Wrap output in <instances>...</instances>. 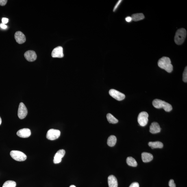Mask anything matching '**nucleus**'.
Returning <instances> with one entry per match:
<instances>
[{
	"label": "nucleus",
	"mask_w": 187,
	"mask_h": 187,
	"mask_svg": "<svg viewBox=\"0 0 187 187\" xmlns=\"http://www.w3.org/2000/svg\"><path fill=\"white\" fill-rule=\"evenodd\" d=\"M27 107L23 103H20L18 111V117L21 119H23L26 117L27 114Z\"/></svg>",
	"instance_id": "obj_7"
},
{
	"label": "nucleus",
	"mask_w": 187,
	"mask_h": 187,
	"mask_svg": "<svg viewBox=\"0 0 187 187\" xmlns=\"http://www.w3.org/2000/svg\"><path fill=\"white\" fill-rule=\"evenodd\" d=\"M15 39L18 43L23 44L26 41V38L23 33L21 31H17L15 34Z\"/></svg>",
	"instance_id": "obj_12"
},
{
	"label": "nucleus",
	"mask_w": 187,
	"mask_h": 187,
	"mask_svg": "<svg viewBox=\"0 0 187 187\" xmlns=\"http://www.w3.org/2000/svg\"><path fill=\"white\" fill-rule=\"evenodd\" d=\"M158 65L159 67L164 69L168 73H171L173 71V66L171 64V60L168 57H163L159 59Z\"/></svg>",
	"instance_id": "obj_1"
},
{
	"label": "nucleus",
	"mask_w": 187,
	"mask_h": 187,
	"mask_svg": "<svg viewBox=\"0 0 187 187\" xmlns=\"http://www.w3.org/2000/svg\"><path fill=\"white\" fill-rule=\"evenodd\" d=\"M129 187H139V185L137 182H134L132 183Z\"/></svg>",
	"instance_id": "obj_26"
},
{
	"label": "nucleus",
	"mask_w": 187,
	"mask_h": 187,
	"mask_svg": "<svg viewBox=\"0 0 187 187\" xmlns=\"http://www.w3.org/2000/svg\"><path fill=\"white\" fill-rule=\"evenodd\" d=\"M10 155L14 160L19 162L25 161L27 158V155L19 151H12L11 152Z\"/></svg>",
	"instance_id": "obj_4"
},
{
	"label": "nucleus",
	"mask_w": 187,
	"mask_h": 187,
	"mask_svg": "<svg viewBox=\"0 0 187 187\" xmlns=\"http://www.w3.org/2000/svg\"><path fill=\"white\" fill-rule=\"evenodd\" d=\"M107 120L109 123L112 124H116L118 122V120L114 117L112 114H107L106 116Z\"/></svg>",
	"instance_id": "obj_21"
},
{
	"label": "nucleus",
	"mask_w": 187,
	"mask_h": 187,
	"mask_svg": "<svg viewBox=\"0 0 187 187\" xmlns=\"http://www.w3.org/2000/svg\"><path fill=\"white\" fill-rule=\"evenodd\" d=\"M187 35L186 31L184 28L178 29L176 33L174 41L177 45H180L184 42Z\"/></svg>",
	"instance_id": "obj_3"
},
{
	"label": "nucleus",
	"mask_w": 187,
	"mask_h": 187,
	"mask_svg": "<svg viewBox=\"0 0 187 187\" xmlns=\"http://www.w3.org/2000/svg\"><path fill=\"white\" fill-rule=\"evenodd\" d=\"M148 145L152 149L154 148H162L163 147V144L162 142L157 141L155 142H150L148 143Z\"/></svg>",
	"instance_id": "obj_17"
},
{
	"label": "nucleus",
	"mask_w": 187,
	"mask_h": 187,
	"mask_svg": "<svg viewBox=\"0 0 187 187\" xmlns=\"http://www.w3.org/2000/svg\"><path fill=\"white\" fill-rule=\"evenodd\" d=\"M7 2V0H0V5L1 6H4L6 5Z\"/></svg>",
	"instance_id": "obj_25"
},
{
	"label": "nucleus",
	"mask_w": 187,
	"mask_h": 187,
	"mask_svg": "<svg viewBox=\"0 0 187 187\" xmlns=\"http://www.w3.org/2000/svg\"><path fill=\"white\" fill-rule=\"evenodd\" d=\"M148 114L146 112H142L140 113L138 116V121L140 126L144 127L147 125L148 121Z\"/></svg>",
	"instance_id": "obj_5"
},
{
	"label": "nucleus",
	"mask_w": 187,
	"mask_h": 187,
	"mask_svg": "<svg viewBox=\"0 0 187 187\" xmlns=\"http://www.w3.org/2000/svg\"><path fill=\"white\" fill-rule=\"evenodd\" d=\"M183 81L185 83L187 82V67L185 68L183 74Z\"/></svg>",
	"instance_id": "obj_23"
},
{
	"label": "nucleus",
	"mask_w": 187,
	"mask_h": 187,
	"mask_svg": "<svg viewBox=\"0 0 187 187\" xmlns=\"http://www.w3.org/2000/svg\"><path fill=\"white\" fill-rule=\"evenodd\" d=\"M53 58H62L64 56L63 49L62 47L59 46L55 48L51 53Z\"/></svg>",
	"instance_id": "obj_9"
},
{
	"label": "nucleus",
	"mask_w": 187,
	"mask_h": 187,
	"mask_svg": "<svg viewBox=\"0 0 187 187\" xmlns=\"http://www.w3.org/2000/svg\"><path fill=\"white\" fill-rule=\"evenodd\" d=\"M65 154V151L64 149L59 150L55 154L53 162L55 164H58L62 162V158Z\"/></svg>",
	"instance_id": "obj_10"
},
{
	"label": "nucleus",
	"mask_w": 187,
	"mask_h": 187,
	"mask_svg": "<svg viewBox=\"0 0 187 187\" xmlns=\"http://www.w3.org/2000/svg\"><path fill=\"white\" fill-rule=\"evenodd\" d=\"M16 183L15 181L9 180L5 182L2 187H16Z\"/></svg>",
	"instance_id": "obj_22"
},
{
	"label": "nucleus",
	"mask_w": 187,
	"mask_h": 187,
	"mask_svg": "<svg viewBox=\"0 0 187 187\" xmlns=\"http://www.w3.org/2000/svg\"><path fill=\"white\" fill-rule=\"evenodd\" d=\"M126 161L127 164L130 166L136 167L137 166V163L136 161L132 157H127Z\"/></svg>",
	"instance_id": "obj_20"
},
{
	"label": "nucleus",
	"mask_w": 187,
	"mask_h": 187,
	"mask_svg": "<svg viewBox=\"0 0 187 187\" xmlns=\"http://www.w3.org/2000/svg\"><path fill=\"white\" fill-rule=\"evenodd\" d=\"M169 186L170 187H176V184L173 179H171L169 182Z\"/></svg>",
	"instance_id": "obj_24"
},
{
	"label": "nucleus",
	"mask_w": 187,
	"mask_h": 187,
	"mask_svg": "<svg viewBox=\"0 0 187 187\" xmlns=\"http://www.w3.org/2000/svg\"><path fill=\"white\" fill-rule=\"evenodd\" d=\"M122 1H121V0H120V1H118V3L116 5H115V6L114 8L113 9V12H114L115 11L116 9L118 8V7L119 6V5H120V3H121Z\"/></svg>",
	"instance_id": "obj_27"
},
{
	"label": "nucleus",
	"mask_w": 187,
	"mask_h": 187,
	"mask_svg": "<svg viewBox=\"0 0 187 187\" xmlns=\"http://www.w3.org/2000/svg\"><path fill=\"white\" fill-rule=\"evenodd\" d=\"M142 159L144 162H151L153 160V156L151 153L147 152H143L141 154Z\"/></svg>",
	"instance_id": "obj_16"
},
{
	"label": "nucleus",
	"mask_w": 187,
	"mask_h": 187,
	"mask_svg": "<svg viewBox=\"0 0 187 187\" xmlns=\"http://www.w3.org/2000/svg\"><path fill=\"white\" fill-rule=\"evenodd\" d=\"M60 131L58 130L50 129L48 131L47 135H46V137L49 140H55L60 137Z\"/></svg>",
	"instance_id": "obj_6"
},
{
	"label": "nucleus",
	"mask_w": 187,
	"mask_h": 187,
	"mask_svg": "<svg viewBox=\"0 0 187 187\" xmlns=\"http://www.w3.org/2000/svg\"><path fill=\"white\" fill-rule=\"evenodd\" d=\"M0 26H1V28H2L3 29H6L7 28V26L6 25H5V24H4L3 23L1 24V25H0Z\"/></svg>",
	"instance_id": "obj_30"
},
{
	"label": "nucleus",
	"mask_w": 187,
	"mask_h": 187,
	"mask_svg": "<svg viewBox=\"0 0 187 187\" xmlns=\"http://www.w3.org/2000/svg\"><path fill=\"white\" fill-rule=\"evenodd\" d=\"M109 187H118L117 179L114 176L110 175L108 178Z\"/></svg>",
	"instance_id": "obj_15"
},
{
	"label": "nucleus",
	"mask_w": 187,
	"mask_h": 187,
	"mask_svg": "<svg viewBox=\"0 0 187 187\" xmlns=\"http://www.w3.org/2000/svg\"><path fill=\"white\" fill-rule=\"evenodd\" d=\"M8 19L6 18H3L2 19V22L3 24H5H5H7L8 23Z\"/></svg>",
	"instance_id": "obj_28"
},
{
	"label": "nucleus",
	"mask_w": 187,
	"mask_h": 187,
	"mask_svg": "<svg viewBox=\"0 0 187 187\" xmlns=\"http://www.w3.org/2000/svg\"><path fill=\"white\" fill-rule=\"evenodd\" d=\"M69 187H76V186L74 185H71Z\"/></svg>",
	"instance_id": "obj_32"
},
{
	"label": "nucleus",
	"mask_w": 187,
	"mask_h": 187,
	"mask_svg": "<svg viewBox=\"0 0 187 187\" xmlns=\"http://www.w3.org/2000/svg\"><path fill=\"white\" fill-rule=\"evenodd\" d=\"M116 137L114 135H111L109 137L108 139H107V144L108 146L110 147H113L116 142Z\"/></svg>",
	"instance_id": "obj_18"
},
{
	"label": "nucleus",
	"mask_w": 187,
	"mask_h": 187,
	"mask_svg": "<svg viewBox=\"0 0 187 187\" xmlns=\"http://www.w3.org/2000/svg\"><path fill=\"white\" fill-rule=\"evenodd\" d=\"M125 21L127 22H130L132 21V19L131 17L127 16L125 18Z\"/></svg>",
	"instance_id": "obj_29"
},
{
	"label": "nucleus",
	"mask_w": 187,
	"mask_h": 187,
	"mask_svg": "<svg viewBox=\"0 0 187 187\" xmlns=\"http://www.w3.org/2000/svg\"><path fill=\"white\" fill-rule=\"evenodd\" d=\"M161 128L160 125L156 122L152 123L150 127V132L153 134H157L160 132Z\"/></svg>",
	"instance_id": "obj_14"
},
{
	"label": "nucleus",
	"mask_w": 187,
	"mask_h": 187,
	"mask_svg": "<svg viewBox=\"0 0 187 187\" xmlns=\"http://www.w3.org/2000/svg\"><path fill=\"white\" fill-rule=\"evenodd\" d=\"M1 122H2V120L1 119V117H0V125H1Z\"/></svg>",
	"instance_id": "obj_31"
},
{
	"label": "nucleus",
	"mask_w": 187,
	"mask_h": 187,
	"mask_svg": "<svg viewBox=\"0 0 187 187\" xmlns=\"http://www.w3.org/2000/svg\"><path fill=\"white\" fill-rule=\"evenodd\" d=\"M153 105L155 108L163 109L166 112H169L172 110V107L171 104L162 100L154 99L153 102Z\"/></svg>",
	"instance_id": "obj_2"
},
{
	"label": "nucleus",
	"mask_w": 187,
	"mask_h": 187,
	"mask_svg": "<svg viewBox=\"0 0 187 187\" xmlns=\"http://www.w3.org/2000/svg\"><path fill=\"white\" fill-rule=\"evenodd\" d=\"M24 55L26 60L29 62H34L37 58L36 53L33 50H29L26 52Z\"/></svg>",
	"instance_id": "obj_11"
},
{
	"label": "nucleus",
	"mask_w": 187,
	"mask_h": 187,
	"mask_svg": "<svg viewBox=\"0 0 187 187\" xmlns=\"http://www.w3.org/2000/svg\"><path fill=\"white\" fill-rule=\"evenodd\" d=\"M17 135L21 138H27L31 136V131L29 129L24 128L18 130L17 132Z\"/></svg>",
	"instance_id": "obj_13"
},
{
	"label": "nucleus",
	"mask_w": 187,
	"mask_h": 187,
	"mask_svg": "<svg viewBox=\"0 0 187 187\" xmlns=\"http://www.w3.org/2000/svg\"><path fill=\"white\" fill-rule=\"evenodd\" d=\"M109 93L111 96L118 101L123 100L125 98V94L114 89L110 90H109Z\"/></svg>",
	"instance_id": "obj_8"
},
{
	"label": "nucleus",
	"mask_w": 187,
	"mask_h": 187,
	"mask_svg": "<svg viewBox=\"0 0 187 187\" xmlns=\"http://www.w3.org/2000/svg\"><path fill=\"white\" fill-rule=\"evenodd\" d=\"M132 21L137 22L143 20L144 18V15L142 13H136L132 14L131 16Z\"/></svg>",
	"instance_id": "obj_19"
}]
</instances>
